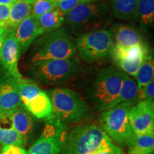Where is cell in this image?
<instances>
[{"mask_svg": "<svg viewBox=\"0 0 154 154\" xmlns=\"http://www.w3.org/2000/svg\"><path fill=\"white\" fill-rule=\"evenodd\" d=\"M1 154H27V151L20 146H6L2 147Z\"/></svg>", "mask_w": 154, "mask_h": 154, "instance_id": "cell-29", "label": "cell"}, {"mask_svg": "<svg viewBox=\"0 0 154 154\" xmlns=\"http://www.w3.org/2000/svg\"><path fill=\"white\" fill-rule=\"evenodd\" d=\"M139 0H110L112 13L121 20H134L138 17Z\"/></svg>", "mask_w": 154, "mask_h": 154, "instance_id": "cell-18", "label": "cell"}, {"mask_svg": "<svg viewBox=\"0 0 154 154\" xmlns=\"http://www.w3.org/2000/svg\"><path fill=\"white\" fill-rule=\"evenodd\" d=\"M9 29L5 26H0V57H1L2 49L4 41H5V38L7 32H8Z\"/></svg>", "mask_w": 154, "mask_h": 154, "instance_id": "cell-31", "label": "cell"}, {"mask_svg": "<svg viewBox=\"0 0 154 154\" xmlns=\"http://www.w3.org/2000/svg\"><path fill=\"white\" fill-rule=\"evenodd\" d=\"M96 154H124V152L121 151V149H119V147L118 149H115V150H112V151H104V152H101V153H99Z\"/></svg>", "mask_w": 154, "mask_h": 154, "instance_id": "cell-32", "label": "cell"}, {"mask_svg": "<svg viewBox=\"0 0 154 154\" xmlns=\"http://www.w3.org/2000/svg\"><path fill=\"white\" fill-rule=\"evenodd\" d=\"M32 5L24 0H16L10 7L7 27L14 30L24 19L31 14Z\"/></svg>", "mask_w": 154, "mask_h": 154, "instance_id": "cell-19", "label": "cell"}, {"mask_svg": "<svg viewBox=\"0 0 154 154\" xmlns=\"http://www.w3.org/2000/svg\"><path fill=\"white\" fill-rule=\"evenodd\" d=\"M17 83L22 104L31 114L44 122L55 116L49 96L37 84L26 78Z\"/></svg>", "mask_w": 154, "mask_h": 154, "instance_id": "cell-9", "label": "cell"}, {"mask_svg": "<svg viewBox=\"0 0 154 154\" xmlns=\"http://www.w3.org/2000/svg\"><path fill=\"white\" fill-rule=\"evenodd\" d=\"M154 76V61L153 57L151 51L144 57L140 63L139 68L136 75V82L138 90L145 87L153 79Z\"/></svg>", "mask_w": 154, "mask_h": 154, "instance_id": "cell-22", "label": "cell"}, {"mask_svg": "<svg viewBox=\"0 0 154 154\" xmlns=\"http://www.w3.org/2000/svg\"><path fill=\"white\" fill-rule=\"evenodd\" d=\"M154 133L135 136L128 154H148L153 152Z\"/></svg>", "mask_w": 154, "mask_h": 154, "instance_id": "cell-23", "label": "cell"}, {"mask_svg": "<svg viewBox=\"0 0 154 154\" xmlns=\"http://www.w3.org/2000/svg\"><path fill=\"white\" fill-rule=\"evenodd\" d=\"M22 104L17 81L6 73L0 78V113L9 112Z\"/></svg>", "mask_w": 154, "mask_h": 154, "instance_id": "cell-14", "label": "cell"}, {"mask_svg": "<svg viewBox=\"0 0 154 154\" xmlns=\"http://www.w3.org/2000/svg\"><path fill=\"white\" fill-rule=\"evenodd\" d=\"M138 17L143 24L149 25L154 21V0H139Z\"/></svg>", "mask_w": 154, "mask_h": 154, "instance_id": "cell-25", "label": "cell"}, {"mask_svg": "<svg viewBox=\"0 0 154 154\" xmlns=\"http://www.w3.org/2000/svg\"><path fill=\"white\" fill-rule=\"evenodd\" d=\"M112 19L113 13L109 5L95 0L76 6L65 17L64 22L72 34L79 36L105 29Z\"/></svg>", "mask_w": 154, "mask_h": 154, "instance_id": "cell-1", "label": "cell"}, {"mask_svg": "<svg viewBox=\"0 0 154 154\" xmlns=\"http://www.w3.org/2000/svg\"><path fill=\"white\" fill-rule=\"evenodd\" d=\"M9 5H0V26H7V23L8 21L9 11H10Z\"/></svg>", "mask_w": 154, "mask_h": 154, "instance_id": "cell-30", "label": "cell"}, {"mask_svg": "<svg viewBox=\"0 0 154 154\" xmlns=\"http://www.w3.org/2000/svg\"><path fill=\"white\" fill-rule=\"evenodd\" d=\"M95 0H82L83 3H86V2H94Z\"/></svg>", "mask_w": 154, "mask_h": 154, "instance_id": "cell-35", "label": "cell"}, {"mask_svg": "<svg viewBox=\"0 0 154 154\" xmlns=\"http://www.w3.org/2000/svg\"><path fill=\"white\" fill-rule=\"evenodd\" d=\"M36 44L32 61L64 59L74 57L76 45L68 32L63 28L43 34Z\"/></svg>", "mask_w": 154, "mask_h": 154, "instance_id": "cell-5", "label": "cell"}, {"mask_svg": "<svg viewBox=\"0 0 154 154\" xmlns=\"http://www.w3.org/2000/svg\"><path fill=\"white\" fill-rule=\"evenodd\" d=\"M8 116L11 126L27 141V139L34 131L33 116L22 104L9 111Z\"/></svg>", "mask_w": 154, "mask_h": 154, "instance_id": "cell-16", "label": "cell"}, {"mask_svg": "<svg viewBox=\"0 0 154 154\" xmlns=\"http://www.w3.org/2000/svg\"><path fill=\"white\" fill-rule=\"evenodd\" d=\"M148 154H153V152H152V153H148Z\"/></svg>", "mask_w": 154, "mask_h": 154, "instance_id": "cell-37", "label": "cell"}, {"mask_svg": "<svg viewBox=\"0 0 154 154\" xmlns=\"http://www.w3.org/2000/svg\"><path fill=\"white\" fill-rule=\"evenodd\" d=\"M68 132L66 124L55 116L45 121L43 131L27 154H62Z\"/></svg>", "mask_w": 154, "mask_h": 154, "instance_id": "cell-8", "label": "cell"}, {"mask_svg": "<svg viewBox=\"0 0 154 154\" xmlns=\"http://www.w3.org/2000/svg\"><path fill=\"white\" fill-rule=\"evenodd\" d=\"M59 0H58V1H57V2H59Z\"/></svg>", "mask_w": 154, "mask_h": 154, "instance_id": "cell-38", "label": "cell"}, {"mask_svg": "<svg viewBox=\"0 0 154 154\" xmlns=\"http://www.w3.org/2000/svg\"><path fill=\"white\" fill-rule=\"evenodd\" d=\"M0 143L3 146H17L23 147L26 140L11 126L10 128L0 126Z\"/></svg>", "mask_w": 154, "mask_h": 154, "instance_id": "cell-24", "label": "cell"}, {"mask_svg": "<svg viewBox=\"0 0 154 154\" xmlns=\"http://www.w3.org/2000/svg\"><path fill=\"white\" fill-rule=\"evenodd\" d=\"M48 96L55 116L63 122L76 123L89 115V108L85 101L69 88H54Z\"/></svg>", "mask_w": 154, "mask_h": 154, "instance_id": "cell-6", "label": "cell"}, {"mask_svg": "<svg viewBox=\"0 0 154 154\" xmlns=\"http://www.w3.org/2000/svg\"><path fill=\"white\" fill-rule=\"evenodd\" d=\"M118 148L101 127L85 124L68 132L62 154H96Z\"/></svg>", "mask_w": 154, "mask_h": 154, "instance_id": "cell-2", "label": "cell"}, {"mask_svg": "<svg viewBox=\"0 0 154 154\" xmlns=\"http://www.w3.org/2000/svg\"><path fill=\"white\" fill-rule=\"evenodd\" d=\"M56 7L57 5L49 0H36L32 5L31 14L38 19L42 14L53 10Z\"/></svg>", "mask_w": 154, "mask_h": 154, "instance_id": "cell-26", "label": "cell"}, {"mask_svg": "<svg viewBox=\"0 0 154 154\" xmlns=\"http://www.w3.org/2000/svg\"><path fill=\"white\" fill-rule=\"evenodd\" d=\"M110 33L114 44L121 47H129L137 44H146L140 32L128 25H115Z\"/></svg>", "mask_w": 154, "mask_h": 154, "instance_id": "cell-17", "label": "cell"}, {"mask_svg": "<svg viewBox=\"0 0 154 154\" xmlns=\"http://www.w3.org/2000/svg\"><path fill=\"white\" fill-rule=\"evenodd\" d=\"M124 72L114 66L101 69L91 88V99L98 110L103 111L117 105Z\"/></svg>", "mask_w": 154, "mask_h": 154, "instance_id": "cell-3", "label": "cell"}, {"mask_svg": "<svg viewBox=\"0 0 154 154\" xmlns=\"http://www.w3.org/2000/svg\"><path fill=\"white\" fill-rule=\"evenodd\" d=\"M79 62L76 58L49 59L32 62V72L42 84L54 85L65 82L76 74Z\"/></svg>", "mask_w": 154, "mask_h": 154, "instance_id": "cell-7", "label": "cell"}, {"mask_svg": "<svg viewBox=\"0 0 154 154\" xmlns=\"http://www.w3.org/2000/svg\"><path fill=\"white\" fill-rule=\"evenodd\" d=\"M141 100L154 101V79L145 87L138 90V101Z\"/></svg>", "mask_w": 154, "mask_h": 154, "instance_id": "cell-28", "label": "cell"}, {"mask_svg": "<svg viewBox=\"0 0 154 154\" xmlns=\"http://www.w3.org/2000/svg\"><path fill=\"white\" fill-rule=\"evenodd\" d=\"M138 101H139L137 82L130 75L124 72L122 86L117 104L121 103H128L135 105Z\"/></svg>", "mask_w": 154, "mask_h": 154, "instance_id": "cell-21", "label": "cell"}, {"mask_svg": "<svg viewBox=\"0 0 154 154\" xmlns=\"http://www.w3.org/2000/svg\"><path fill=\"white\" fill-rule=\"evenodd\" d=\"M82 3H83L82 0H59L57 2V7L66 17L76 6Z\"/></svg>", "mask_w": 154, "mask_h": 154, "instance_id": "cell-27", "label": "cell"}, {"mask_svg": "<svg viewBox=\"0 0 154 154\" xmlns=\"http://www.w3.org/2000/svg\"><path fill=\"white\" fill-rule=\"evenodd\" d=\"M149 51L146 44H137L129 47L113 44L110 56L124 73L136 77L140 63Z\"/></svg>", "mask_w": 154, "mask_h": 154, "instance_id": "cell-11", "label": "cell"}, {"mask_svg": "<svg viewBox=\"0 0 154 154\" xmlns=\"http://www.w3.org/2000/svg\"><path fill=\"white\" fill-rule=\"evenodd\" d=\"M128 120L136 136L154 133V101L141 100L133 106Z\"/></svg>", "mask_w": 154, "mask_h": 154, "instance_id": "cell-12", "label": "cell"}, {"mask_svg": "<svg viewBox=\"0 0 154 154\" xmlns=\"http://www.w3.org/2000/svg\"><path fill=\"white\" fill-rule=\"evenodd\" d=\"M20 53V47L14 36V30L9 29L4 41L0 61L7 74L17 82L24 78L18 66Z\"/></svg>", "mask_w": 154, "mask_h": 154, "instance_id": "cell-13", "label": "cell"}, {"mask_svg": "<svg viewBox=\"0 0 154 154\" xmlns=\"http://www.w3.org/2000/svg\"><path fill=\"white\" fill-rule=\"evenodd\" d=\"M133 106L128 103H121L101 111L100 115V127L113 142L119 145L129 147L136 136L128 120V113Z\"/></svg>", "mask_w": 154, "mask_h": 154, "instance_id": "cell-4", "label": "cell"}, {"mask_svg": "<svg viewBox=\"0 0 154 154\" xmlns=\"http://www.w3.org/2000/svg\"><path fill=\"white\" fill-rule=\"evenodd\" d=\"M38 19V24L43 34L59 29L65 20V16L57 7L53 10L42 14Z\"/></svg>", "mask_w": 154, "mask_h": 154, "instance_id": "cell-20", "label": "cell"}, {"mask_svg": "<svg viewBox=\"0 0 154 154\" xmlns=\"http://www.w3.org/2000/svg\"><path fill=\"white\" fill-rule=\"evenodd\" d=\"M14 32L22 53L28 49L36 38L44 34L38 19L32 14L26 17L14 30Z\"/></svg>", "mask_w": 154, "mask_h": 154, "instance_id": "cell-15", "label": "cell"}, {"mask_svg": "<svg viewBox=\"0 0 154 154\" xmlns=\"http://www.w3.org/2000/svg\"><path fill=\"white\" fill-rule=\"evenodd\" d=\"M110 32L103 29L83 34L76 42L79 54L86 62H94L110 55L113 47Z\"/></svg>", "mask_w": 154, "mask_h": 154, "instance_id": "cell-10", "label": "cell"}, {"mask_svg": "<svg viewBox=\"0 0 154 154\" xmlns=\"http://www.w3.org/2000/svg\"><path fill=\"white\" fill-rule=\"evenodd\" d=\"M24 1H26V2L30 4V5H32V4H33L34 2L36 1V0H24Z\"/></svg>", "mask_w": 154, "mask_h": 154, "instance_id": "cell-34", "label": "cell"}, {"mask_svg": "<svg viewBox=\"0 0 154 154\" xmlns=\"http://www.w3.org/2000/svg\"><path fill=\"white\" fill-rule=\"evenodd\" d=\"M49 1H51V2H52L53 3H54L56 5H57V1L58 0H49Z\"/></svg>", "mask_w": 154, "mask_h": 154, "instance_id": "cell-36", "label": "cell"}, {"mask_svg": "<svg viewBox=\"0 0 154 154\" xmlns=\"http://www.w3.org/2000/svg\"><path fill=\"white\" fill-rule=\"evenodd\" d=\"M16 0H0V5H5L11 6Z\"/></svg>", "mask_w": 154, "mask_h": 154, "instance_id": "cell-33", "label": "cell"}]
</instances>
